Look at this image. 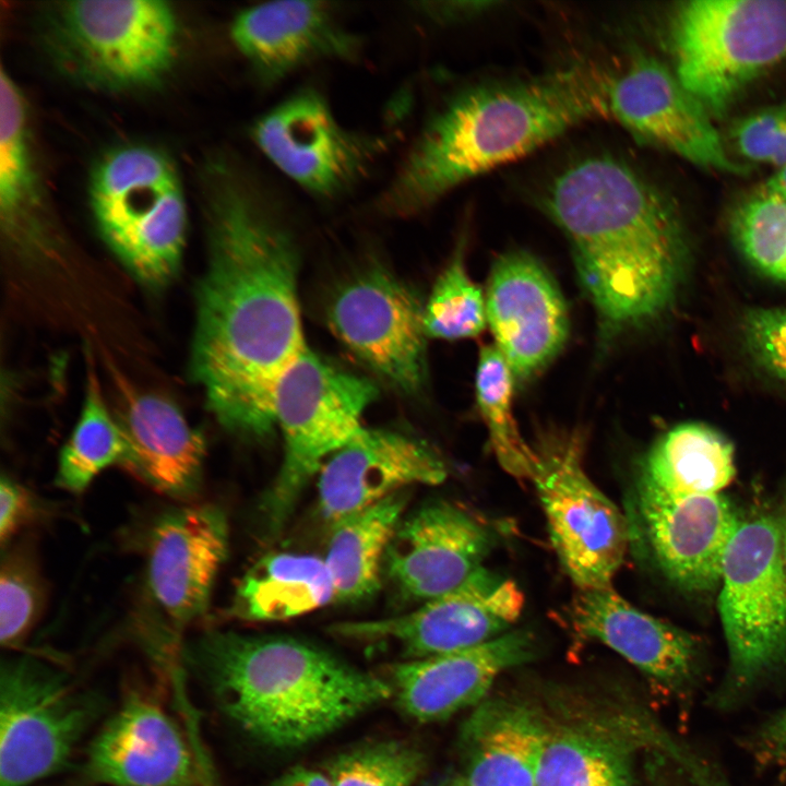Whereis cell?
Listing matches in <instances>:
<instances>
[{"label": "cell", "mask_w": 786, "mask_h": 786, "mask_svg": "<svg viewBox=\"0 0 786 786\" xmlns=\"http://www.w3.org/2000/svg\"><path fill=\"white\" fill-rule=\"evenodd\" d=\"M745 158L782 168L786 165V105L772 107L740 120L731 131Z\"/></svg>", "instance_id": "obj_38"}, {"label": "cell", "mask_w": 786, "mask_h": 786, "mask_svg": "<svg viewBox=\"0 0 786 786\" xmlns=\"http://www.w3.org/2000/svg\"><path fill=\"white\" fill-rule=\"evenodd\" d=\"M485 298L495 346L514 379H529L567 340L568 313L556 283L533 255L512 251L493 263Z\"/></svg>", "instance_id": "obj_18"}, {"label": "cell", "mask_w": 786, "mask_h": 786, "mask_svg": "<svg viewBox=\"0 0 786 786\" xmlns=\"http://www.w3.org/2000/svg\"><path fill=\"white\" fill-rule=\"evenodd\" d=\"M538 202L570 243L604 336L666 310L681 279L683 231L671 203L635 168L610 155L579 159Z\"/></svg>", "instance_id": "obj_2"}, {"label": "cell", "mask_w": 786, "mask_h": 786, "mask_svg": "<svg viewBox=\"0 0 786 786\" xmlns=\"http://www.w3.org/2000/svg\"><path fill=\"white\" fill-rule=\"evenodd\" d=\"M514 377L495 344L480 348L476 400L500 466L520 479H532L536 451L523 440L512 412Z\"/></svg>", "instance_id": "obj_33"}, {"label": "cell", "mask_w": 786, "mask_h": 786, "mask_svg": "<svg viewBox=\"0 0 786 786\" xmlns=\"http://www.w3.org/2000/svg\"><path fill=\"white\" fill-rule=\"evenodd\" d=\"M742 335L757 362L786 382V309L748 310L742 319Z\"/></svg>", "instance_id": "obj_39"}, {"label": "cell", "mask_w": 786, "mask_h": 786, "mask_svg": "<svg viewBox=\"0 0 786 786\" xmlns=\"http://www.w3.org/2000/svg\"><path fill=\"white\" fill-rule=\"evenodd\" d=\"M730 228L757 270L786 283V202L761 190L736 209Z\"/></svg>", "instance_id": "obj_35"}, {"label": "cell", "mask_w": 786, "mask_h": 786, "mask_svg": "<svg viewBox=\"0 0 786 786\" xmlns=\"http://www.w3.org/2000/svg\"><path fill=\"white\" fill-rule=\"evenodd\" d=\"M669 755L693 786H733L714 762L684 742L677 741Z\"/></svg>", "instance_id": "obj_43"}, {"label": "cell", "mask_w": 786, "mask_h": 786, "mask_svg": "<svg viewBox=\"0 0 786 786\" xmlns=\"http://www.w3.org/2000/svg\"><path fill=\"white\" fill-rule=\"evenodd\" d=\"M100 712L59 668L23 655L0 669V786H28L63 769Z\"/></svg>", "instance_id": "obj_10"}, {"label": "cell", "mask_w": 786, "mask_h": 786, "mask_svg": "<svg viewBox=\"0 0 786 786\" xmlns=\"http://www.w3.org/2000/svg\"><path fill=\"white\" fill-rule=\"evenodd\" d=\"M85 777L105 786H200L184 736L156 700L129 694L90 742Z\"/></svg>", "instance_id": "obj_19"}, {"label": "cell", "mask_w": 786, "mask_h": 786, "mask_svg": "<svg viewBox=\"0 0 786 786\" xmlns=\"http://www.w3.org/2000/svg\"><path fill=\"white\" fill-rule=\"evenodd\" d=\"M547 729L523 703L504 699L479 703L462 727V779L466 786H536Z\"/></svg>", "instance_id": "obj_26"}, {"label": "cell", "mask_w": 786, "mask_h": 786, "mask_svg": "<svg viewBox=\"0 0 786 786\" xmlns=\"http://www.w3.org/2000/svg\"><path fill=\"white\" fill-rule=\"evenodd\" d=\"M644 533L656 562L680 588L719 587L723 560L739 521L722 495L671 496L636 486Z\"/></svg>", "instance_id": "obj_22"}, {"label": "cell", "mask_w": 786, "mask_h": 786, "mask_svg": "<svg viewBox=\"0 0 786 786\" xmlns=\"http://www.w3.org/2000/svg\"><path fill=\"white\" fill-rule=\"evenodd\" d=\"M250 133L269 162L318 201H336L355 189L391 143L384 134L344 126L313 86L272 106Z\"/></svg>", "instance_id": "obj_11"}, {"label": "cell", "mask_w": 786, "mask_h": 786, "mask_svg": "<svg viewBox=\"0 0 786 786\" xmlns=\"http://www.w3.org/2000/svg\"><path fill=\"white\" fill-rule=\"evenodd\" d=\"M608 117L638 140L705 168L743 174L727 152L711 115L674 71L653 57L638 56L608 88Z\"/></svg>", "instance_id": "obj_15"}, {"label": "cell", "mask_w": 786, "mask_h": 786, "mask_svg": "<svg viewBox=\"0 0 786 786\" xmlns=\"http://www.w3.org/2000/svg\"><path fill=\"white\" fill-rule=\"evenodd\" d=\"M762 190L786 202V165L776 169Z\"/></svg>", "instance_id": "obj_45"}, {"label": "cell", "mask_w": 786, "mask_h": 786, "mask_svg": "<svg viewBox=\"0 0 786 786\" xmlns=\"http://www.w3.org/2000/svg\"><path fill=\"white\" fill-rule=\"evenodd\" d=\"M27 130L24 97L13 79L0 75V217L10 238L28 240L40 230L43 202Z\"/></svg>", "instance_id": "obj_31"}, {"label": "cell", "mask_w": 786, "mask_h": 786, "mask_svg": "<svg viewBox=\"0 0 786 786\" xmlns=\"http://www.w3.org/2000/svg\"><path fill=\"white\" fill-rule=\"evenodd\" d=\"M779 526H781L782 549H783L784 561H785V565H786V508H785L783 520L779 522Z\"/></svg>", "instance_id": "obj_46"}, {"label": "cell", "mask_w": 786, "mask_h": 786, "mask_svg": "<svg viewBox=\"0 0 786 786\" xmlns=\"http://www.w3.org/2000/svg\"><path fill=\"white\" fill-rule=\"evenodd\" d=\"M579 436H550L536 451L532 479L552 546L577 590L611 585L629 531L622 513L584 471Z\"/></svg>", "instance_id": "obj_12"}, {"label": "cell", "mask_w": 786, "mask_h": 786, "mask_svg": "<svg viewBox=\"0 0 786 786\" xmlns=\"http://www.w3.org/2000/svg\"><path fill=\"white\" fill-rule=\"evenodd\" d=\"M186 656L221 711L278 749L313 742L393 695L390 682L291 638L213 631Z\"/></svg>", "instance_id": "obj_4"}, {"label": "cell", "mask_w": 786, "mask_h": 786, "mask_svg": "<svg viewBox=\"0 0 786 786\" xmlns=\"http://www.w3.org/2000/svg\"><path fill=\"white\" fill-rule=\"evenodd\" d=\"M568 614L581 636L614 650L671 693H694L702 651L688 631L635 608L611 585L579 590Z\"/></svg>", "instance_id": "obj_21"}, {"label": "cell", "mask_w": 786, "mask_h": 786, "mask_svg": "<svg viewBox=\"0 0 786 786\" xmlns=\"http://www.w3.org/2000/svg\"><path fill=\"white\" fill-rule=\"evenodd\" d=\"M205 183L209 259L191 372L221 425L263 438L275 427L277 383L307 348L298 238L281 196L236 164L213 163Z\"/></svg>", "instance_id": "obj_1"}, {"label": "cell", "mask_w": 786, "mask_h": 786, "mask_svg": "<svg viewBox=\"0 0 786 786\" xmlns=\"http://www.w3.org/2000/svg\"><path fill=\"white\" fill-rule=\"evenodd\" d=\"M374 385L306 348L281 377L273 401L284 440L282 465L263 499L271 533L285 525L306 486L329 457L362 430Z\"/></svg>", "instance_id": "obj_9"}, {"label": "cell", "mask_w": 786, "mask_h": 786, "mask_svg": "<svg viewBox=\"0 0 786 786\" xmlns=\"http://www.w3.org/2000/svg\"><path fill=\"white\" fill-rule=\"evenodd\" d=\"M519 585L484 567L454 590L394 617L333 624V634L365 643L394 645L407 659L471 648L508 631L520 617Z\"/></svg>", "instance_id": "obj_13"}, {"label": "cell", "mask_w": 786, "mask_h": 786, "mask_svg": "<svg viewBox=\"0 0 786 786\" xmlns=\"http://www.w3.org/2000/svg\"><path fill=\"white\" fill-rule=\"evenodd\" d=\"M128 458L122 429L107 408L98 378L90 368L82 413L61 450L55 483L79 493L105 468L114 464L127 466Z\"/></svg>", "instance_id": "obj_32"}, {"label": "cell", "mask_w": 786, "mask_h": 786, "mask_svg": "<svg viewBox=\"0 0 786 786\" xmlns=\"http://www.w3.org/2000/svg\"><path fill=\"white\" fill-rule=\"evenodd\" d=\"M448 469L421 440L365 429L333 453L318 475V502L332 525L413 485H439Z\"/></svg>", "instance_id": "obj_20"}, {"label": "cell", "mask_w": 786, "mask_h": 786, "mask_svg": "<svg viewBox=\"0 0 786 786\" xmlns=\"http://www.w3.org/2000/svg\"><path fill=\"white\" fill-rule=\"evenodd\" d=\"M496 543L487 524L451 502L433 501L402 519L383 568L403 598L422 604L464 583Z\"/></svg>", "instance_id": "obj_17"}, {"label": "cell", "mask_w": 786, "mask_h": 786, "mask_svg": "<svg viewBox=\"0 0 786 786\" xmlns=\"http://www.w3.org/2000/svg\"><path fill=\"white\" fill-rule=\"evenodd\" d=\"M717 607L728 666L707 702L728 712L786 669V565L774 517L740 523L723 560Z\"/></svg>", "instance_id": "obj_5"}, {"label": "cell", "mask_w": 786, "mask_h": 786, "mask_svg": "<svg viewBox=\"0 0 786 786\" xmlns=\"http://www.w3.org/2000/svg\"><path fill=\"white\" fill-rule=\"evenodd\" d=\"M35 498L10 477L0 480V539L5 545L17 532L35 517Z\"/></svg>", "instance_id": "obj_41"}, {"label": "cell", "mask_w": 786, "mask_h": 786, "mask_svg": "<svg viewBox=\"0 0 786 786\" xmlns=\"http://www.w3.org/2000/svg\"><path fill=\"white\" fill-rule=\"evenodd\" d=\"M438 786H466V784L464 783V781L462 778H458V779H451V781L444 782Z\"/></svg>", "instance_id": "obj_47"}, {"label": "cell", "mask_w": 786, "mask_h": 786, "mask_svg": "<svg viewBox=\"0 0 786 786\" xmlns=\"http://www.w3.org/2000/svg\"><path fill=\"white\" fill-rule=\"evenodd\" d=\"M674 72L711 117H719L786 57V0H693L672 11Z\"/></svg>", "instance_id": "obj_8"}, {"label": "cell", "mask_w": 786, "mask_h": 786, "mask_svg": "<svg viewBox=\"0 0 786 786\" xmlns=\"http://www.w3.org/2000/svg\"><path fill=\"white\" fill-rule=\"evenodd\" d=\"M46 20L53 59L71 78L96 90L152 86L175 61L178 22L165 1H63L49 9Z\"/></svg>", "instance_id": "obj_7"}, {"label": "cell", "mask_w": 786, "mask_h": 786, "mask_svg": "<svg viewBox=\"0 0 786 786\" xmlns=\"http://www.w3.org/2000/svg\"><path fill=\"white\" fill-rule=\"evenodd\" d=\"M501 1H418L409 3L412 11L421 19L440 25L452 26L472 22L496 11Z\"/></svg>", "instance_id": "obj_42"}, {"label": "cell", "mask_w": 786, "mask_h": 786, "mask_svg": "<svg viewBox=\"0 0 786 786\" xmlns=\"http://www.w3.org/2000/svg\"><path fill=\"white\" fill-rule=\"evenodd\" d=\"M227 551V519L216 505L178 508L157 519L147 547L148 587L172 621L186 624L205 614Z\"/></svg>", "instance_id": "obj_23"}, {"label": "cell", "mask_w": 786, "mask_h": 786, "mask_svg": "<svg viewBox=\"0 0 786 786\" xmlns=\"http://www.w3.org/2000/svg\"><path fill=\"white\" fill-rule=\"evenodd\" d=\"M272 786H332L327 776L297 766L281 776Z\"/></svg>", "instance_id": "obj_44"}, {"label": "cell", "mask_w": 786, "mask_h": 786, "mask_svg": "<svg viewBox=\"0 0 786 786\" xmlns=\"http://www.w3.org/2000/svg\"><path fill=\"white\" fill-rule=\"evenodd\" d=\"M611 75L574 64L465 87L429 116L376 199L391 217L424 213L461 184L608 117Z\"/></svg>", "instance_id": "obj_3"}, {"label": "cell", "mask_w": 786, "mask_h": 786, "mask_svg": "<svg viewBox=\"0 0 786 786\" xmlns=\"http://www.w3.org/2000/svg\"><path fill=\"white\" fill-rule=\"evenodd\" d=\"M735 474L731 442L707 425L683 422L650 449L638 486L671 496L716 495Z\"/></svg>", "instance_id": "obj_28"}, {"label": "cell", "mask_w": 786, "mask_h": 786, "mask_svg": "<svg viewBox=\"0 0 786 786\" xmlns=\"http://www.w3.org/2000/svg\"><path fill=\"white\" fill-rule=\"evenodd\" d=\"M634 742L596 725L548 727L536 786H634Z\"/></svg>", "instance_id": "obj_30"}, {"label": "cell", "mask_w": 786, "mask_h": 786, "mask_svg": "<svg viewBox=\"0 0 786 786\" xmlns=\"http://www.w3.org/2000/svg\"><path fill=\"white\" fill-rule=\"evenodd\" d=\"M334 334L368 368L405 393L426 377L424 308L392 273L371 264L334 293L326 309Z\"/></svg>", "instance_id": "obj_14"}, {"label": "cell", "mask_w": 786, "mask_h": 786, "mask_svg": "<svg viewBox=\"0 0 786 786\" xmlns=\"http://www.w3.org/2000/svg\"><path fill=\"white\" fill-rule=\"evenodd\" d=\"M229 34L259 83L271 88L319 62L357 61L362 51L360 36L330 1L254 4L235 15Z\"/></svg>", "instance_id": "obj_16"}, {"label": "cell", "mask_w": 786, "mask_h": 786, "mask_svg": "<svg viewBox=\"0 0 786 786\" xmlns=\"http://www.w3.org/2000/svg\"><path fill=\"white\" fill-rule=\"evenodd\" d=\"M406 504L403 490L332 525L323 559L335 600L356 604L378 591L385 555Z\"/></svg>", "instance_id": "obj_29"}, {"label": "cell", "mask_w": 786, "mask_h": 786, "mask_svg": "<svg viewBox=\"0 0 786 786\" xmlns=\"http://www.w3.org/2000/svg\"><path fill=\"white\" fill-rule=\"evenodd\" d=\"M335 600L323 558L274 552L260 558L241 577L231 614L252 622L289 620Z\"/></svg>", "instance_id": "obj_27"}, {"label": "cell", "mask_w": 786, "mask_h": 786, "mask_svg": "<svg viewBox=\"0 0 786 786\" xmlns=\"http://www.w3.org/2000/svg\"><path fill=\"white\" fill-rule=\"evenodd\" d=\"M536 655L526 630H510L484 644L391 667V687L404 714L419 723L445 719L478 705L496 678Z\"/></svg>", "instance_id": "obj_24"}, {"label": "cell", "mask_w": 786, "mask_h": 786, "mask_svg": "<svg viewBox=\"0 0 786 786\" xmlns=\"http://www.w3.org/2000/svg\"><path fill=\"white\" fill-rule=\"evenodd\" d=\"M741 745L758 764L786 771V707L763 718L742 737Z\"/></svg>", "instance_id": "obj_40"}, {"label": "cell", "mask_w": 786, "mask_h": 786, "mask_svg": "<svg viewBox=\"0 0 786 786\" xmlns=\"http://www.w3.org/2000/svg\"><path fill=\"white\" fill-rule=\"evenodd\" d=\"M464 253L465 237H461L424 308L427 337L448 341L474 337L487 324L485 294L468 276Z\"/></svg>", "instance_id": "obj_34"}, {"label": "cell", "mask_w": 786, "mask_h": 786, "mask_svg": "<svg viewBox=\"0 0 786 786\" xmlns=\"http://www.w3.org/2000/svg\"><path fill=\"white\" fill-rule=\"evenodd\" d=\"M424 757L410 745L380 741L337 755L329 767L332 786H412Z\"/></svg>", "instance_id": "obj_36"}, {"label": "cell", "mask_w": 786, "mask_h": 786, "mask_svg": "<svg viewBox=\"0 0 786 786\" xmlns=\"http://www.w3.org/2000/svg\"><path fill=\"white\" fill-rule=\"evenodd\" d=\"M118 422L128 443L127 467L157 491L191 498L200 489L205 442L180 409L164 396L139 392L115 372Z\"/></svg>", "instance_id": "obj_25"}, {"label": "cell", "mask_w": 786, "mask_h": 786, "mask_svg": "<svg viewBox=\"0 0 786 786\" xmlns=\"http://www.w3.org/2000/svg\"><path fill=\"white\" fill-rule=\"evenodd\" d=\"M90 205L107 246L146 286L178 272L187 231L182 186L170 158L145 145L107 152L94 167Z\"/></svg>", "instance_id": "obj_6"}, {"label": "cell", "mask_w": 786, "mask_h": 786, "mask_svg": "<svg viewBox=\"0 0 786 786\" xmlns=\"http://www.w3.org/2000/svg\"><path fill=\"white\" fill-rule=\"evenodd\" d=\"M44 600V583L34 561L24 551L8 552L0 572L2 645L12 647L26 638L43 611Z\"/></svg>", "instance_id": "obj_37"}]
</instances>
